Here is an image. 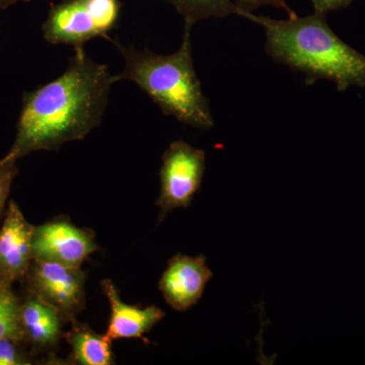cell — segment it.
<instances>
[{"label":"cell","instance_id":"d6986e66","mask_svg":"<svg viewBox=\"0 0 365 365\" xmlns=\"http://www.w3.org/2000/svg\"><path fill=\"white\" fill-rule=\"evenodd\" d=\"M353 0H312L314 13L327 14L349 6Z\"/></svg>","mask_w":365,"mask_h":365},{"label":"cell","instance_id":"30bf717a","mask_svg":"<svg viewBox=\"0 0 365 365\" xmlns=\"http://www.w3.org/2000/svg\"><path fill=\"white\" fill-rule=\"evenodd\" d=\"M43 37L49 44L83 47L100 37L86 0H63L49 9L42 26Z\"/></svg>","mask_w":365,"mask_h":365},{"label":"cell","instance_id":"ffe728a7","mask_svg":"<svg viewBox=\"0 0 365 365\" xmlns=\"http://www.w3.org/2000/svg\"><path fill=\"white\" fill-rule=\"evenodd\" d=\"M31 0H0V11L9 9V7L14 6V4H20V2H29Z\"/></svg>","mask_w":365,"mask_h":365},{"label":"cell","instance_id":"8992f818","mask_svg":"<svg viewBox=\"0 0 365 365\" xmlns=\"http://www.w3.org/2000/svg\"><path fill=\"white\" fill-rule=\"evenodd\" d=\"M32 247L33 261L69 267H81L98 250L93 230L76 227L64 217L34 227Z\"/></svg>","mask_w":365,"mask_h":365},{"label":"cell","instance_id":"ac0fdd59","mask_svg":"<svg viewBox=\"0 0 365 365\" xmlns=\"http://www.w3.org/2000/svg\"><path fill=\"white\" fill-rule=\"evenodd\" d=\"M237 9L251 11L262 6H272L282 9L289 18L297 16V14L288 6L287 0H235Z\"/></svg>","mask_w":365,"mask_h":365},{"label":"cell","instance_id":"4fadbf2b","mask_svg":"<svg viewBox=\"0 0 365 365\" xmlns=\"http://www.w3.org/2000/svg\"><path fill=\"white\" fill-rule=\"evenodd\" d=\"M169 2L184 16L185 24L192 26L205 19L235 14L237 9L232 0H169Z\"/></svg>","mask_w":365,"mask_h":365},{"label":"cell","instance_id":"9c48e42d","mask_svg":"<svg viewBox=\"0 0 365 365\" xmlns=\"http://www.w3.org/2000/svg\"><path fill=\"white\" fill-rule=\"evenodd\" d=\"M66 319L57 309L39 297L26 292L19 302L21 335L35 356L48 354L58 347Z\"/></svg>","mask_w":365,"mask_h":365},{"label":"cell","instance_id":"8fae6325","mask_svg":"<svg viewBox=\"0 0 365 365\" xmlns=\"http://www.w3.org/2000/svg\"><path fill=\"white\" fill-rule=\"evenodd\" d=\"M102 289L109 300L111 314L106 335L112 341L118 339H143L165 317L158 307H139L125 304L110 279L102 281Z\"/></svg>","mask_w":365,"mask_h":365},{"label":"cell","instance_id":"7c38bea8","mask_svg":"<svg viewBox=\"0 0 365 365\" xmlns=\"http://www.w3.org/2000/svg\"><path fill=\"white\" fill-rule=\"evenodd\" d=\"M71 330L64 334L71 349V359L81 365H111L113 341L107 335H100L88 325L71 322Z\"/></svg>","mask_w":365,"mask_h":365},{"label":"cell","instance_id":"7a4b0ae2","mask_svg":"<svg viewBox=\"0 0 365 365\" xmlns=\"http://www.w3.org/2000/svg\"><path fill=\"white\" fill-rule=\"evenodd\" d=\"M237 16L263 26L266 52L271 58L306 74L307 85L318 79L333 81L337 90L365 88V56L340 39L327 24L326 14L273 20L237 9Z\"/></svg>","mask_w":365,"mask_h":365},{"label":"cell","instance_id":"5bb4252c","mask_svg":"<svg viewBox=\"0 0 365 365\" xmlns=\"http://www.w3.org/2000/svg\"><path fill=\"white\" fill-rule=\"evenodd\" d=\"M20 297L14 289H0V340L7 336H21L19 325Z\"/></svg>","mask_w":365,"mask_h":365},{"label":"cell","instance_id":"ba28073f","mask_svg":"<svg viewBox=\"0 0 365 365\" xmlns=\"http://www.w3.org/2000/svg\"><path fill=\"white\" fill-rule=\"evenodd\" d=\"M213 274L203 255L197 257L178 254L168 263L160 280V290L175 311L186 312L202 297Z\"/></svg>","mask_w":365,"mask_h":365},{"label":"cell","instance_id":"6da1fadb","mask_svg":"<svg viewBox=\"0 0 365 365\" xmlns=\"http://www.w3.org/2000/svg\"><path fill=\"white\" fill-rule=\"evenodd\" d=\"M66 71L26 93L13 145L6 157L19 160L40 150H57L83 140L102 121L114 76L105 64L76 48Z\"/></svg>","mask_w":365,"mask_h":365},{"label":"cell","instance_id":"277c9868","mask_svg":"<svg viewBox=\"0 0 365 365\" xmlns=\"http://www.w3.org/2000/svg\"><path fill=\"white\" fill-rule=\"evenodd\" d=\"M205 151L185 141L170 144L163 155L160 170V193L158 222L178 208H188L202 182L205 172Z\"/></svg>","mask_w":365,"mask_h":365},{"label":"cell","instance_id":"3957f363","mask_svg":"<svg viewBox=\"0 0 365 365\" xmlns=\"http://www.w3.org/2000/svg\"><path fill=\"white\" fill-rule=\"evenodd\" d=\"M192 25L185 24L181 47L170 55H158L148 49L117 44L125 61L123 71L114 76L115 83L131 81L160 108L163 114L195 128L215 125L207 98L192 59Z\"/></svg>","mask_w":365,"mask_h":365},{"label":"cell","instance_id":"52a82bcc","mask_svg":"<svg viewBox=\"0 0 365 365\" xmlns=\"http://www.w3.org/2000/svg\"><path fill=\"white\" fill-rule=\"evenodd\" d=\"M34 227L18 203L9 200L0 225V289H13L25 279L33 262Z\"/></svg>","mask_w":365,"mask_h":365},{"label":"cell","instance_id":"e0dca14e","mask_svg":"<svg viewBox=\"0 0 365 365\" xmlns=\"http://www.w3.org/2000/svg\"><path fill=\"white\" fill-rule=\"evenodd\" d=\"M18 160L11 158H0V225L4 220V215L7 207L9 193L13 186L14 179L19 174V169L16 167Z\"/></svg>","mask_w":365,"mask_h":365},{"label":"cell","instance_id":"9a60e30c","mask_svg":"<svg viewBox=\"0 0 365 365\" xmlns=\"http://www.w3.org/2000/svg\"><path fill=\"white\" fill-rule=\"evenodd\" d=\"M100 36H105L117 23L120 14L118 0H86Z\"/></svg>","mask_w":365,"mask_h":365},{"label":"cell","instance_id":"2e32d148","mask_svg":"<svg viewBox=\"0 0 365 365\" xmlns=\"http://www.w3.org/2000/svg\"><path fill=\"white\" fill-rule=\"evenodd\" d=\"M35 355L21 336H7L0 340V365H30Z\"/></svg>","mask_w":365,"mask_h":365},{"label":"cell","instance_id":"5b68a950","mask_svg":"<svg viewBox=\"0 0 365 365\" xmlns=\"http://www.w3.org/2000/svg\"><path fill=\"white\" fill-rule=\"evenodd\" d=\"M86 273L53 262L33 261L24 279L26 292L54 307L66 322L76 319L86 307Z\"/></svg>","mask_w":365,"mask_h":365}]
</instances>
